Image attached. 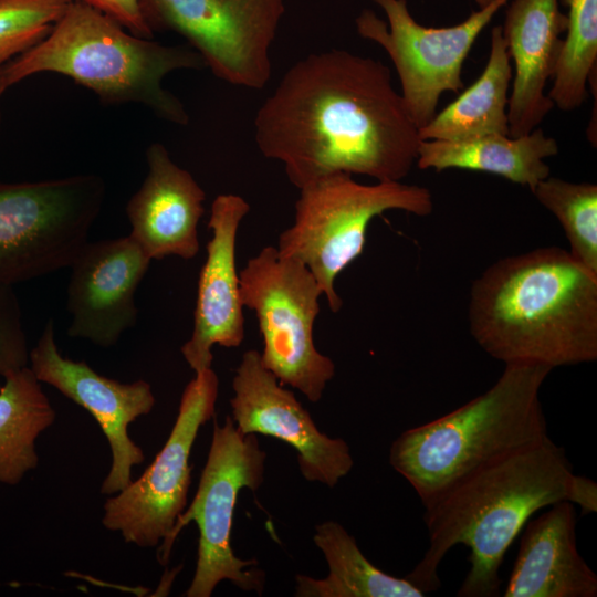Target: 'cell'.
I'll list each match as a JSON object with an SVG mask.
<instances>
[{
    "instance_id": "6da1fadb",
    "label": "cell",
    "mask_w": 597,
    "mask_h": 597,
    "mask_svg": "<svg viewBox=\"0 0 597 597\" xmlns=\"http://www.w3.org/2000/svg\"><path fill=\"white\" fill-rule=\"evenodd\" d=\"M261 154L297 189L332 174L401 181L422 139L381 61L342 49L294 63L254 117Z\"/></svg>"
},
{
    "instance_id": "7a4b0ae2",
    "label": "cell",
    "mask_w": 597,
    "mask_h": 597,
    "mask_svg": "<svg viewBox=\"0 0 597 597\" xmlns=\"http://www.w3.org/2000/svg\"><path fill=\"white\" fill-rule=\"evenodd\" d=\"M574 472L549 437L483 463L422 503L429 546L405 578L427 593L441 586L438 567L458 544L470 549L459 597H498L504 556L543 507L569 500Z\"/></svg>"
},
{
    "instance_id": "3957f363",
    "label": "cell",
    "mask_w": 597,
    "mask_h": 597,
    "mask_svg": "<svg viewBox=\"0 0 597 597\" xmlns=\"http://www.w3.org/2000/svg\"><path fill=\"white\" fill-rule=\"evenodd\" d=\"M471 336L504 365L549 368L597 359V275L543 247L491 264L471 285Z\"/></svg>"
},
{
    "instance_id": "277c9868",
    "label": "cell",
    "mask_w": 597,
    "mask_h": 597,
    "mask_svg": "<svg viewBox=\"0 0 597 597\" xmlns=\"http://www.w3.org/2000/svg\"><path fill=\"white\" fill-rule=\"evenodd\" d=\"M2 67L9 87L38 73H57L103 102L142 104L165 121L185 125L188 114L163 81L174 71L201 70L206 63L189 45L137 36L100 10L71 0L41 42Z\"/></svg>"
},
{
    "instance_id": "5b68a950",
    "label": "cell",
    "mask_w": 597,
    "mask_h": 597,
    "mask_svg": "<svg viewBox=\"0 0 597 597\" xmlns=\"http://www.w3.org/2000/svg\"><path fill=\"white\" fill-rule=\"evenodd\" d=\"M552 368L505 365L482 395L400 433L389 463L425 503L492 459L548 436L540 390Z\"/></svg>"
},
{
    "instance_id": "8992f818",
    "label": "cell",
    "mask_w": 597,
    "mask_h": 597,
    "mask_svg": "<svg viewBox=\"0 0 597 597\" xmlns=\"http://www.w3.org/2000/svg\"><path fill=\"white\" fill-rule=\"evenodd\" d=\"M298 190L294 222L280 234L276 248L311 271L332 312L343 306L335 290L336 277L362 254L375 217L389 210L419 217L433 211L428 188L401 181L364 185L349 174L338 172Z\"/></svg>"
},
{
    "instance_id": "52a82bcc",
    "label": "cell",
    "mask_w": 597,
    "mask_h": 597,
    "mask_svg": "<svg viewBox=\"0 0 597 597\" xmlns=\"http://www.w3.org/2000/svg\"><path fill=\"white\" fill-rule=\"evenodd\" d=\"M266 453L256 434H242L231 416L213 425L207 462L195 498L174 526L167 545L157 558L167 565L174 542L184 526L193 521L199 530L198 557L187 597H210L222 580L244 591L262 595L265 575L254 558L241 559L231 547V528L239 492L256 491L264 480Z\"/></svg>"
},
{
    "instance_id": "ba28073f",
    "label": "cell",
    "mask_w": 597,
    "mask_h": 597,
    "mask_svg": "<svg viewBox=\"0 0 597 597\" xmlns=\"http://www.w3.org/2000/svg\"><path fill=\"white\" fill-rule=\"evenodd\" d=\"M104 193L93 175L0 182V284L70 266L88 241Z\"/></svg>"
},
{
    "instance_id": "9c48e42d",
    "label": "cell",
    "mask_w": 597,
    "mask_h": 597,
    "mask_svg": "<svg viewBox=\"0 0 597 597\" xmlns=\"http://www.w3.org/2000/svg\"><path fill=\"white\" fill-rule=\"evenodd\" d=\"M244 307L256 315L263 339L262 365L280 384L317 402L335 375V364L313 339L322 290L300 261L268 245L240 271Z\"/></svg>"
},
{
    "instance_id": "30bf717a",
    "label": "cell",
    "mask_w": 597,
    "mask_h": 597,
    "mask_svg": "<svg viewBox=\"0 0 597 597\" xmlns=\"http://www.w3.org/2000/svg\"><path fill=\"white\" fill-rule=\"evenodd\" d=\"M386 21L368 9L355 19L357 33L377 43L390 57L406 107L420 129L437 113L446 92L459 93L462 67L475 40L510 0H493L464 21L442 28L425 27L411 15L406 0H373Z\"/></svg>"
},
{
    "instance_id": "8fae6325",
    "label": "cell",
    "mask_w": 597,
    "mask_h": 597,
    "mask_svg": "<svg viewBox=\"0 0 597 597\" xmlns=\"http://www.w3.org/2000/svg\"><path fill=\"white\" fill-rule=\"evenodd\" d=\"M155 30L185 38L213 75L231 85L263 88L272 73L270 50L285 0H140Z\"/></svg>"
},
{
    "instance_id": "7c38bea8",
    "label": "cell",
    "mask_w": 597,
    "mask_h": 597,
    "mask_svg": "<svg viewBox=\"0 0 597 597\" xmlns=\"http://www.w3.org/2000/svg\"><path fill=\"white\" fill-rule=\"evenodd\" d=\"M219 379L212 368L196 374L181 395L177 419L159 453L136 480L111 495L102 524L142 548L163 549L185 511L191 483L189 457L199 429L214 416Z\"/></svg>"
},
{
    "instance_id": "4fadbf2b",
    "label": "cell",
    "mask_w": 597,
    "mask_h": 597,
    "mask_svg": "<svg viewBox=\"0 0 597 597\" xmlns=\"http://www.w3.org/2000/svg\"><path fill=\"white\" fill-rule=\"evenodd\" d=\"M29 364L40 383L86 409L100 425L112 452L101 493L111 496L124 490L133 481V467L145 460L143 449L129 438L128 426L153 410L156 399L150 385L143 379L122 384L97 374L85 362L63 357L55 344L52 320L30 350Z\"/></svg>"
},
{
    "instance_id": "5bb4252c",
    "label": "cell",
    "mask_w": 597,
    "mask_h": 597,
    "mask_svg": "<svg viewBox=\"0 0 597 597\" xmlns=\"http://www.w3.org/2000/svg\"><path fill=\"white\" fill-rule=\"evenodd\" d=\"M232 420L242 434L276 438L296 451L303 478L334 488L354 465L348 444L321 432L310 412L261 363L260 352L247 350L232 380Z\"/></svg>"
},
{
    "instance_id": "9a60e30c",
    "label": "cell",
    "mask_w": 597,
    "mask_h": 597,
    "mask_svg": "<svg viewBox=\"0 0 597 597\" xmlns=\"http://www.w3.org/2000/svg\"><path fill=\"white\" fill-rule=\"evenodd\" d=\"M151 259L129 234L86 242L71 268L67 334L109 347L137 322L135 292Z\"/></svg>"
},
{
    "instance_id": "2e32d148",
    "label": "cell",
    "mask_w": 597,
    "mask_h": 597,
    "mask_svg": "<svg viewBox=\"0 0 597 597\" xmlns=\"http://www.w3.org/2000/svg\"><path fill=\"white\" fill-rule=\"evenodd\" d=\"M250 206L242 197L224 193L211 205L208 227L211 239L200 271L191 337L181 354L198 374L211 368L212 347H238L244 338L240 276L235 269L239 226Z\"/></svg>"
},
{
    "instance_id": "e0dca14e",
    "label": "cell",
    "mask_w": 597,
    "mask_h": 597,
    "mask_svg": "<svg viewBox=\"0 0 597 597\" xmlns=\"http://www.w3.org/2000/svg\"><path fill=\"white\" fill-rule=\"evenodd\" d=\"M502 35L513 61L509 100V135H525L537 128L553 109L545 92L553 78L566 28L559 0H510Z\"/></svg>"
},
{
    "instance_id": "ac0fdd59",
    "label": "cell",
    "mask_w": 597,
    "mask_h": 597,
    "mask_svg": "<svg viewBox=\"0 0 597 597\" xmlns=\"http://www.w3.org/2000/svg\"><path fill=\"white\" fill-rule=\"evenodd\" d=\"M146 160V178L126 206L130 235L151 260L169 255L192 259L199 251L205 191L190 172L172 161L164 145L151 144Z\"/></svg>"
},
{
    "instance_id": "d6986e66",
    "label": "cell",
    "mask_w": 597,
    "mask_h": 597,
    "mask_svg": "<svg viewBox=\"0 0 597 597\" xmlns=\"http://www.w3.org/2000/svg\"><path fill=\"white\" fill-rule=\"evenodd\" d=\"M504 596H597V575L577 549L573 503H554L527 521Z\"/></svg>"
},
{
    "instance_id": "ffe728a7",
    "label": "cell",
    "mask_w": 597,
    "mask_h": 597,
    "mask_svg": "<svg viewBox=\"0 0 597 597\" xmlns=\"http://www.w3.org/2000/svg\"><path fill=\"white\" fill-rule=\"evenodd\" d=\"M555 138L540 127L512 137L489 134L457 140H422L416 165L419 169L450 168L488 172L531 189L551 176L545 159L558 154Z\"/></svg>"
},
{
    "instance_id": "44dd1931",
    "label": "cell",
    "mask_w": 597,
    "mask_h": 597,
    "mask_svg": "<svg viewBox=\"0 0 597 597\" xmlns=\"http://www.w3.org/2000/svg\"><path fill=\"white\" fill-rule=\"evenodd\" d=\"M513 69L501 25L491 30L490 54L479 78L419 129L422 140L509 135V90Z\"/></svg>"
},
{
    "instance_id": "7402d4cb",
    "label": "cell",
    "mask_w": 597,
    "mask_h": 597,
    "mask_svg": "<svg viewBox=\"0 0 597 597\" xmlns=\"http://www.w3.org/2000/svg\"><path fill=\"white\" fill-rule=\"evenodd\" d=\"M315 545L322 551L329 573L325 578L296 575L298 597H423L426 594L405 577L391 576L371 564L356 540L339 523L315 527Z\"/></svg>"
},
{
    "instance_id": "603a6c76",
    "label": "cell",
    "mask_w": 597,
    "mask_h": 597,
    "mask_svg": "<svg viewBox=\"0 0 597 597\" xmlns=\"http://www.w3.org/2000/svg\"><path fill=\"white\" fill-rule=\"evenodd\" d=\"M0 388V483L18 485L39 464L36 438L55 410L29 366L12 370Z\"/></svg>"
},
{
    "instance_id": "cb8c5ba5",
    "label": "cell",
    "mask_w": 597,
    "mask_h": 597,
    "mask_svg": "<svg viewBox=\"0 0 597 597\" xmlns=\"http://www.w3.org/2000/svg\"><path fill=\"white\" fill-rule=\"evenodd\" d=\"M566 7V36L547 95L563 112L579 108L597 65V0H561Z\"/></svg>"
},
{
    "instance_id": "d4e9b609",
    "label": "cell",
    "mask_w": 597,
    "mask_h": 597,
    "mask_svg": "<svg viewBox=\"0 0 597 597\" xmlns=\"http://www.w3.org/2000/svg\"><path fill=\"white\" fill-rule=\"evenodd\" d=\"M532 193L561 223L570 255L597 275V185L548 176Z\"/></svg>"
},
{
    "instance_id": "484cf974",
    "label": "cell",
    "mask_w": 597,
    "mask_h": 597,
    "mask_svg": "<svg viewBox=\"0 0 597 597\" xmlns=\"http://www.w3.org/2000/svg\"><path fill=\"white\" fill-rule=\"evenodd\" d=\"M71 0H0V65L41 42Z\"/></svg>"
},
{
    "instance_id": "4316f807",
    "label": "cell",
    "mask_w": 597,
    "mask_h": 597,
    "mask_svg": "<svg viewBox=\"0 0 597 597\" xmlns=\"http://www.w3.org/2000/svg\"><path fill=\"white\" fill-rule=\"evenodd\" d=\"M29 353L17 295L0 284V376L28 366Z\"/></svg>"
},
{
    "instance_id": "83f0119b",
    "label": "cell",
    "mask_w": 597,
    "mask_h": 597,
    "mask_svg": "<svg viewBox=\"0 0 597 597\" xmlns=\"http://www.w3.org/2000/svg\"><path fill=\"white\" fill-rule=\"evenodd\" d=\"M91 6L109 15L133 34L153 39L154 31L149 27L142 8L140 0H75Z\"/></svg>"
},
{
    "instance_id": "f1b7e54d",
    "label": "cell",
    "mask_w": 597,
    "mask_h": 597,
    "mask_svg": "<svg viewBox=\"0 0 597 597\" xmlns=\"http://www.w3.org/2000/svg\"><path fill=\"white\" fill-rule=\"evenodd\" d=\"M568 502L577 504L582 514L597 512V484L593 480L574 474Z\"/></svg>"
},
{
    "instance_id": "f546056e",
    "label": "cell",
    "mask_w": 597,
    "mask_h": 597,
    "mask_svg": "<svg viewBox=\"0 0 597 597\" xmlns=\"http://www.w3.org/2000/svg\"><path fill=\"white\" fill-rule=\"evenodd\" d=\"M3 65H0V98L3 95V93L9 87L6 83L4 75H3Z\"/></svg>"
},
{
    "instance_id": "4dcf8cb0",
    "label": "cell",
    "mask_w": 597,
    "mask_h": 597,
    "mask_svg": "<svg viewBox=\"0 0 597 597\" xmlns=\"http://www.w3.org/2000/svg\"><path fill=\"white\" fill-rule=\"evenodd\" d=\"M479 8H483L485 6H488L489 3H491L493 0H473Z\"/></svg>"
}]
</instances>
